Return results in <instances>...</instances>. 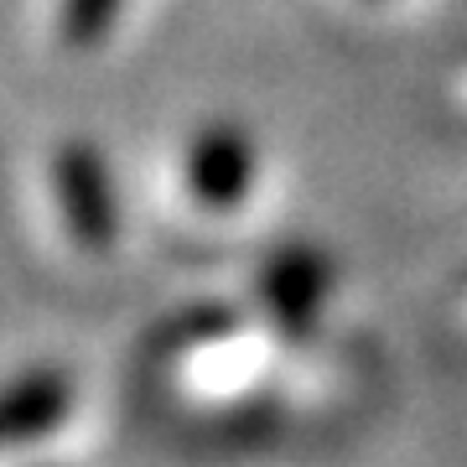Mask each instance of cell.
<instances>
[{"label": "cell", "mask_w": 467, "mask_h": 467, "mask_svg": "<svg viewBox=\"0 0 467 467\" xmlns=\"http://www.w3.org/2000/svg\"><path fill=\"white\" fill-rule=\"evenodd\" d=\"M52 187H57V208L73 234V244L84 254H109L119 239V192L115 171L104 161L99 146L88 140H63L52 156Z\"/></svg>", "instance_id": "cell-1"}, {"label": "cell", "mask_w": 467, "mask_h": 467, "mask_svg": "<svg viewBox=\"0 0 467 467\" xmlns=\"http://www.w3.org/2000/svg\"><path fill=\"white\" fill-rule=\"evenodd\" d=\"M254 171H260V150H254V135L239 119L202 125L187 146V187L208 213H234L250 198Z\"/></svg>", "instance_id": "cell-3"}, {"label": "cell", "mask_w": 467, "mask_h": 467, "mask_svg": "<svg viewBox=\"0 0 467 467\" xmlns=\"http://www.w3.org/2000/svg\"><path fill=\"white\" fill-rule=\"evenodd\" d=\"M67 405H73V379L52 364L5 379L0 384V451L57 431L67 420Z\"/></svg>", "instance_id": "cell-4"}, {"label": "cell", "mask_w": 467, "mask_h": 467, "mask_svg": "<svg viewBox=\"0 0 467 467\" xmlns=\"http://www.w3.org/2000/svg\"><path fill=\"white\" fill-rule=\"evenodd\" d=\"M333 291V260L317 244H281L254 275V296L285 337H312Z\"/></svg>", "instance_id": "cell-2"}, {"label": "cell", "mask_w": 467, "mask_h": 467, "mask_svg": "<svg viewBox=\"0 0 467 467\" xmlns=\"http://www.w3.org/2000/svg\"><path fill=\"white\" fill-rule=\"evenodd\" d=\"M125 11V0H63V11H57V32L73 52H88L99 47L115 16Z\"/></svg>", "instance_id": "cell-5"}]
</instances>
